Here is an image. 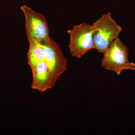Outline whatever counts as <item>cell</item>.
Wrapping results in <instances>:
<instances>
[{"label":"cell","instance_id":"cell-1","mask_svg":"<svg viewBox=\"0 0 135 135\" xmlns=\"http://www.w3.org/2000/svg\"><path fill=\"white\" fill-rule=\"evenodd\" d=\"M92 25L94 28L95 49L104 54L118 38L122 28L113 19L110 12L102 15Z\"/></svg>","mask_w":135,"mask_h":135},{"label":"cell","instance_id":"cell-2","mask_svg":"<svg viewBox=\"0 0 135 135\" xmlns=\"http://www.w3.org/2000/svg\"><path fill=\"white\" fill-rule=\"evenodd\" d=\"M129 50L119 37L113 42L108 50L104 53L101 66L120 75L124 70H135V64L128 60Z\"/></svg>","mask_w":135,"mask_h":135},{"label":"cell","instance_id":"cell-3","mask_svg":"<svg viewBox=\"0 0 135 135\" xmlns=\"http://www.w3.org/2000/svg\"><path fill=\"white\" fill-rule=\"evenodd\" d=\"M94 31L93 26L87 23L74 25L68 30L70 36L68 47L73 57L81 58L89 51L95 49Z\"/></svg>","mask_w":135,"mask_h":135},{"label":"cell","instance_id":"cell-4","mask_svg":"<svg viewBox=\"0 0 135 135\" xmlns=\"http://www.w3.org/2000/svg\"><path fill=\"white\" fill-rule=\"evenodd\" d=\"M45 53V61L49 68L55 86L60 75L66 70L67 60L57 44L50 36L40 42Z\"/></svg>","mask_w":135,"mask_h":135},{"label":"cell","instance_id":"cell-5","mask_svg":"<svg viewBox=\"0 0 135 135\" xmlns=\"http://www.w3.org/2000/svg\"><path fill=\"white\" fill-rule=\"evenodd\" d=\"M21 9L25 18L26 32L29 42L40 43L49 37V27L43 15L26 5L22 6Z\"/></svg>","mask_w":135,"mask_h":135},{"label":"cell","instance_id":"cell-6","mask_svg":"<svg viewBox=\"0 0 135 135\" xmlns=\"http://www.w3.org/2000/svg\"><path fill=\"white\" fill-rule=\"evenodd\" d=\"M31 69L32 74L31 87L33 89L42 93L54 88L50 70L46 61L40 62Z\"/></svg>","mask_w":135,"mask_h":135},{"label":"cell","instance_id":"cell-7","mask_svg":"<svg viewBox=\"0 0 135 135\" xmlns=\"http://www.w3.org/2000/svg\"><path fill=\"white\" fill-rule=\"evenodd\" d=\"M29 44L27 60L31 68L40 62L45 61V53L40 43L33 42H29Z\"/></svg>","mask_w":135,"mask_h":135}]
</instances>
